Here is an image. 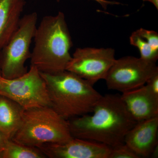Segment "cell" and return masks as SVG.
Wrapping results in <instances>:
<instances>
[{"label": "cell", "instance_id": "cell-1", "mask_svg": "<svg viewBox=\"0 0 158 158\" xmlns=\"http://www.w3.org/2000/svg\"><path fill=\"white\" fill-rule=\"evenodd\" d=\"M91 113L68 120L73 137L112 148L124 144L126 135L137 123L118 94L102 95Z\"/></svg>", "mask_w": 158, "mask_h": 158}, {"label": "cell", "instance_id": "cell-2", "mask_svg": "<svg viewBox=\"0 0 158 158\" xmlns=\"http://www.w3.org/2000/svg\"><path fill=\"white\" fill-rule=\"evenodd\" d=\"M34 38L31 65L43 73L55 74L66 70L72 57L69 51L73 42L63 12L43 18Z\"/></svg>", "mask_w": 158, "mask_h": 158}, {"label": "cell", "instance_id": "cell-3", "mask_svg": "<svg viewBox=\"0 0 158 158\" xmlns=\"http://www.w3.org/2000/svg\"><path fill=\"white\" fill-rule=\"evenodd\" d=\"M40 73L46 84L51 107L67 120L92 113L102 96L94 85L68 71Z\"/></svg>", "mask_w": 158, "mask_h": 158}, {"label": "cell", "instance_id": "cell-4", "mask_svg": "<svg viewBox=\"0 0 158 158\" xmlns=\"http://www.w3.org/2000/svg\"><path fill=\"white\" fill-rule=\"evenodd\" d=\"M72 138L69 120L51 106H45L25 110L21 125L11 139L37 148L49 143H63Z\"/></svg>", "mask_w": 158, "mask_h": 158}, {"label": "cell", "instance_id": "cell-5", "mask_svg": "<svg viewBox=\"0 0 158 158\" xmlns=\"http://www.w3.org/2000/svg\"><path fill=\"white\" fill-rule=\"evenodd\" d=\"M38 15L34 12L21 19L18 27L0 51V70L5 78H15L27 72L25 65L30 59V47L37 29Z\"/></svg>", "mask_w": 158, "mask_h": 158}, {"label": "cell", "instance_id": "cell-6", "mask_svg": "<svg viewBox=\"0 0 158 158\" xmlns=\"http://www.w3.org/2000/svg\"><path fill=\"white\" fill-rule=\"evenodd\" d=\"M0 95L16 102L25 110L51 106L45 81L39 71L32 65L26 73L15 78L2 77Z\"/></svg>", "mask_w": 158, "mask_h": 158}, {"label": "cell", "instance_id": "cell-7", "mask_svg": "<svg viewBox=\"0 0 158 158\" xmlns=\"http://www.w3.org/2000/svg\"><path fill=\"white\" fill-rule=\"evenodd\" d=\"M157 73L156 62L126 56L116 59L105 80L108 89L123 93L144 86Z\"/></svg>", "mask_w": 158, "mask_h": 158}, {"label": "cell", "instance_id": "cell-8", "mask_svg": "<svg viewBox=\"0 0 158 158\" xmlns=\"http://www.w3.org/2000/svg\"><path fill=\"white\" fill-rule=\"evenodd\" d=\"M112 48H77L68 63L66 70L75 74L94 85L105 80L116 60Z\"/></svg>", "mask_w": 158, "mask_h": 158}, {"label": "cell", "instance_id": "cell-9", "mask_svg": "<svg viewBox=\"0 0 158 158\" xmlns=\"http://www.w3.org/2000/svg\"><path fill=\"white\" fill-rule=\"evenodd\" d=\"M37 148L50 158H109L111 150L104 144L74 137L63 143L43 144Z\"/></svg>", "mask_w": 158, "mask_h": 158}, {"label": "cell", "instance_id": "cell-10", "mask_svg": "<svg viewBox=\"0 0 158 158\" xmlns=\"http://www.w3.org/2000/svg\"><path fill=\"white\" fill-rule=\"evenodd\" d=\"M158 116L138 122L129 131L124 143L139 158L152 154L158 146Z\"/></svg>", "mask_w": 158, "mask_h": 158}, {"label": "cell", "instance_id": "cell-11", "mask_svg": "<svg viewBox=\"0 0 158 158\" xmlns=\"http://www.w3.org/2000/svg\"><path fill=\"white\" fill-rule=\"evenodd\" d=\"M120 96L137 122L158 116V98L153 95L146 85L123 92Z\"/></svg>", "mask_w": 158, "mask_h": 158}, {"label": "cell", "instance_id": "cell-12", "mask_svg": "<svg viewBox=\"0 0 158 158\" xmlns=\"http://www.w3.org/2000/svg\"><path fill=\"white\" fill-rule=\"evenodd\" d=\"M26 0H0V51L18 27Z\"/></svg>", "mask_w": 158, "mask_h": 158}, {"label": "cell", "instance_id": "cell-13", "mask_svg": "<svg viewBox=\"0 0 158 158\" xmlns=\"http://www.w3.org/2000/svg\"><path fill=\"white\" fill-rule=\"evenodd\" d=\"M24 109L16 102L0 95V131L11 139L22 122Z\"/></svg>", "mask_w": 158, "mask_h": 158}, {"label": "cell", "instance_id": "cell-14", "mask_svg": "<svg viewBox=\"0 0 158 158\" xmlns=\"http://www.w3.org/2000/svg\"><path fill=\"white\" fill-rule=\"evenodd\" d=\"M37 147H32L9 139L3 151L2 158H45Z\"/></svg>", "mask_w": 158, "mask_h": 158}, {"label": "cell", "instance_id": "cell-15", "mask_svg": "<svg viewBox=\"0 0 158 158\" xmlns=\"http://www.w3.org/2000/svg\"><path fill=\"white\" fill-rule=\"evenodd\" d=\"M130 43L140 51L141 58L150 62H156L158 51L155 50L137 32H133L130 37Z\"/></svg>", "mask_w": 158, "mask_h": 158}, {"label": "cell", "instance_id": "cell-16", "mask_svg": "<svg viewBox=\"0 0 158 158\" xmlns=\"http://www.w3.org/2000/svg\"><path fill=\"white\" fill-rule=\"evenodd\" d=\"M125 143L111 148L109 158H139Z\"/></svg>", "mask_w": 158, "mask_h": 158}, {"label": "cell", "instance_id": "cell-17", "mask_svg": "<svg viewBox=\"0 0 158 158\" xmlns=\"http://www.w3.org/2000/svg\"><path fill=\"white\" fill-rule=\"evenodd\" d=\"M136 32L149 44L154 50L158 51V34L156 32L143 28L138 29Z\"/></svg>", "mask_w": 158, "mask_h": 158}, {"label": "cell", "instance_id": "cell-18", "mask_svg": "<svg viewBox=\"0 0 158 158\" xmlns=\"http://www.w3.org/2000/svg\"><path fill=\"white\" fill-rule=\"evenodd\" d=\"M145 85L153 95L158 98V73L150 78Z\"/></svg>", "mask_w": 158, "mask_h": 158}, {"label": "cell", "instance_id": "cell-19", "mask_svg": "<svg viewBox=\"0 0 158 158\" xmlns=\"http://www.w3.org/2000/svg\"><path fill=\"white\" fill-rule=\"evenodd\" d=\"M58 2H59V0H57ZM95 2H97L99 4L101 5L103 8L106 9L107 7L108 6L110 5H117L119 4V3L117 2H110V1H107V0H94Z\"/></svg>", "mask_w": 158, "mask_h": 158}, {"label": "cell", "instance_id": "cell-20", "mask_svg": "<svg viewBox=\"0 0 158 158\" xmlns=\"http://www.w3.org/2000/svg\"><path fill=\"white\" fill-rule=\"evenodd\" d=\"M9 140L2 132L0 131V148H4Z\"/></svg>", "mask_w": 158, "mask_h": 158}, {"label": "cell", "instance_id": "cell-21", "mask_svg": "<svg viewBox=\"0 0 158 158\" xmlns=\"http://www.w3.org/2000/svg\"><path fill=\"white\" fill-rule=\"evenodd\" d=\"M144 2H148L152 3L155 6L157 9H158V0H143Z\"/></svg>", "mask_w": 158, "mask_h": 158}, {"label": "cell", "instance_id": "cell-22", "mask_svg": "<svg viewBox=\"0 0 158 158\" xmlns=\"http://www.w3.org/2000/svg\"><path fill=\"white\" fill-rule=\"evenodd\" d=\"M4 148H0V158H2L3 151H4Z\"/></svg>", "mask_w": 158, "mask_h": 158}, {"label": "cell", "instance_id": "cell-23", "mask_svg": "<svg viewBox=\"0 0 158 158\" xmlns=\"http://www.w3.org/2000/svg\"><path fill=\"white\" fill-rule=\"evenodd\" d=\"M2 74H1V70H0V79H1V77H2Z\"/></svg>", "mask_w": 158, "mask_h": 158}]
</instances>
